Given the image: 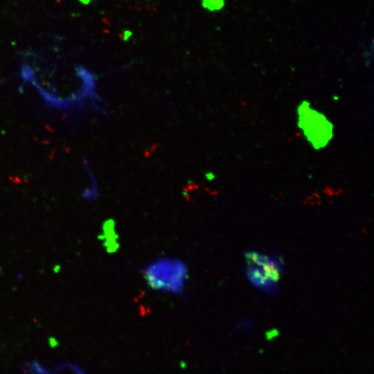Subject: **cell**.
I'll return each instance as SVG.
<instances>
[{
  "mask_svg": "<svg viewBox=\"0 0 374 374\" xmlns=\"http://www.w3.org/2000/svg\"><path fill=\"white\" fill-rule=\"evenodd\" d=\"M143 275L152 289L180 294L185 285L187 268L179 259H160L149 264Z\"/></svg>",
  "mask_w": 374,
  "mask_h": 374,
  "instance_id": "1",
  "label": "cell"
},
{
  "mask_svg": "<svg viewBox=\"0 0 374 374\" xmlns=\"http://www.w3.org/2000/svg\"><path fill=\"white\" fill-rule=\"evenodd\" d=\"M299 126L315 148L324 147L332 137V126L325 116L303 103L299 109Z\"/></svg>",
  "mask_w": 374,
  "mask_h": 374,
  "instance_id": "2",
  "label": "cell"
},
{
  "mask_svg": "<svg viewBox=\"0 0 374 374\" xmlns=\"http://www.w3.org/2000/svg\"><path fill=\"white\" fill-rule=\"evenodd\" d=\"M112 220H108L103 225V238L105 239V245L109 251H115L118 248V243L116 242L117 235L115 231V225Z\"/></svg>",
  "mask_w": 374,
  "mask_h": 374,
  "instance_id": "3",
  "label": "cell"
},
{
  "mask_svg": "<svg viewBox=\"0 0 374 374\" xmlns=\"http://www.w3.org/2000/svg\"><path fill=\"white\" fill-rule=\"evenodd\" d=\"M204 3L207 4V6L211 10H218L224 5V0H204Z\"/></svg>",
  "mask_w": 374,
  "mask_h": 374,
  "instance_id": "4",
  "label": "cell"
}]
</instances>
